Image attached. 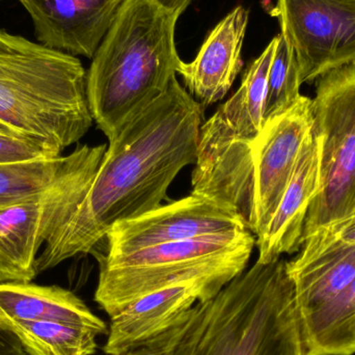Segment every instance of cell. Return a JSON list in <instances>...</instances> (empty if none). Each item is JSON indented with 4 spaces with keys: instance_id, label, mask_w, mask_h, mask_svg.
<instances>
[{
    "instance_id": "cell-1",
    "label": "cell",
    "mask_w": 355,
    "mask_h": 355,
    "mask_svg": "<svg viewBox=\"0 0 355 355\" xmlns=\"http://www.w3.org/2000/svg\"><path fill=\"white\" fill-rule=\"evenodd\" d=\"M202 119L204 107L175 77L110 141L83 202L37 258V275L91 254L114 223L160 206L182 168L196 164Z\"/></svg>"
},
{
    "instance_id": "cell-2",
    "label": "cell",
    "mask_w": 355,
    "mask_h": 355,
    "mask_svg": "<svg viewBox=\"0 0 355 355\" xmlns=\"http://www.w3.org/2000/svg\"><path fill=\"white\" fill-rule=\"evenodd\" d=\"M126 355H306L287 261H257Z\"/></svg>"
},
{
    "instance_id": "cell-3",
    "label": "cell",
    "mask_w": 355,
    "mask_h": 355,
    "mask_svg": "<svg viewBox=\"0 0 355 355\" xmlns=\"http://www.w3.org/2000/svg\"><path fill=\"white\" fill-rule=\"evenodd\" d=\"M179 17L153 0H124L87 73L89 112L112 141L159 99L182 60L175 31Z\"/></svg>"
},
{
    "instance_id": "cell-4",
    "label": "cell",
    "mask_w": 355,
    "mask_h": 355,
    "mask_svg": "<svg viewBox=\"0 0 355 355\" xmlns=\"http://www.w3.org/2000/svg\"><path fill=\"white\" fill-rule=\"evenodd\" d=\"M93 122L80 60L0 29V129L62 152Z\"/></svg>"
},
{
    "instance_id": "cell-5",
    "label": "cell",
    "mask_w": 355,
    "mask_h": 355,
    "mask_svg": "<svg viewBox=\"0 0 355 355\" xmlns=\"http://www.w3.org/2000/svg\"><path fill=\"white\" fill-rule=\"evenodd\" d=\"M273 37L252 60L238 91L202 124L191 193L233 207L248 223L252 205V147L265 124L269 70L277 47Z\"/></svg>"
},
{
    "instance_id": "cell-6",
    "label": "cell",
    "mask_w": 355,
    "mask_h": 355,
    "mask_svg": "<svg viewBox=\"0 0 355 355\" xmlns=\"http://www.w3.org/2000/svg\"><path fill=\"white\" fill-rule=\"evenodd\" d=\"M256 236L250 231L160 244L122 256L94 250L99 264L95 302L112 318L172 284L230 268L245 270Z\"/></svg>"
},
{
    "instance_id": "cell-7",
    "label": "cell",
    "mask_w": 355,
    "mask_h": 355,
    "mask_svg": "<svg viewBox=\"0 0 355 355\" xmlns=\"http://www.w3.org/2000/svg\"><path fill=\"white\" fill-rule=\"evenodd\" d=\"M312 110L320 188L309 209L302 242L355 210V62L317 79Z\"/></svg>"
},
{
    "instance_id": "cell-8",
    "label": "cell",
    "mask_w": 355,
    "mask_h": 355,
    "mask_svg": "<svg viewBox=\"0 0 355 355\" xmlns=\"http://www.w3.org/2000/svg\"><path fill=\"white\" fill-rule=\"evenodd\" d=\"M99 145L87 160L53 184L18 202L0 207V284L31 283L37 254L72 217L105 155Z\"/></svg>"
},
{
    "instance_id": "cell-9",
    "label": "cell",
    "mask_w": 355,
    "mask_h": 355,
    "mask_svg": "<svg viewBox=\"0 0 355 355\" xmlns=\"http://www.w3.org/2000/svg\"><path fill=\"white\" fill-rule=\"evenodd\" d=\"M272 15L302 85L355 62V0H277Z\"/></svg>"
},
{
    "instance_id": "cell-10",
    "label": "cell",
    "mask_w": 355,
    "mask_h": 355,
    "mask_svg": "<svg viewBox=\"0 0 355 355\" xmlns=\"http://www.w3.org/2000/svg\"><path fill=\"white\" fill-rule=\"evenodd\" d=\"M245 230L243 217L233 207L191 193L141 216L114 223L106 234L105 254L122 256L160 244Z\"/></svg>"
},
{
    "instance_id": "cell-11",
    "label": "cell",
    "mask_w": 355,
    "mask_h": 355,
    "mask_svg": "<svg viewBox=\"0 0 355 355\" xmlns=\"http://www.w3.org/2000/svg\"><path fill=\"white\" fill-rule=\"evenodd\" d=\"M314 126L312 99L300 96L286 112L268 119L252 147V205L246 227L256 236L272 218Z\"/></svg>"
},
{
    "instance_id": "cell-12",
    "label": "cell",
    "mask_w": 355,
    "mask_h": 355,
    "mask_svg": "<svg viewBox=\"0 0 355 355\" xmlns=\"http://www.w3.org/2000/svg\"><path fill=\"white\" fill-rule=\"evenodd\" d=\"M244 269L230 268L172 284L148 294L110 318L106 355H126L168 329L198 302L216 296Z\"/></svg>"
},
{
    "instance_id": "cell-13",
    "label": "cell",
    "mask_w": 355,
    "mask_h": 355,
    "mask_svg": "<svg viewBox=\"0 0 355 355\" xmlns=\"http://www.w3.org/2000/svg\"><path fill=\"white\" fill-rule=\"evenodd\" d=\"M41 45L93 58L124 0H18Z\"/></svg>"
},
{
    "instance_id": "cell-14",
    "label": "cell",
    "mask_w": 355,
    "mask_h": 355,
    "mask_svg": "<svg viewBox=\"0 0 355 355\" xmlns=\"http://www.w3.org/2000/svg\"><path fill=\"white\" fill-rule=\"evenodd\" d=\"M248 18L244 6L234 8L210 31L196 58L190 62L182 60L178 74L202 107L223 100L241 72Z\"/></svg>"
},
{
    "instance_id": "cell-15",
    "label": "cell",
    "mask_w": 355,
    "mask_h": 355,
    "mask_svg": "<svg viewBox=\"0 0 355 355\" xmlns=\"http://www.w3.org/2000/svg\"><path fill=\"white\" fill-rule=\"evenodd\" d=\"M320 188V155L312 130L296 160L281 202L261 235L256 238L258 262H275L283 254L300 252L309 209Z\"/></svg>"
},
{
    "instance_id": "cell-16",
    "label": "cell",
    "mask_w": 355,
    "mask_h": 355,
    "mask_svg": "<svg viewBox=\"0 0 355 355\" xmlns=\"http://www.w3.org/2000/svg\"><path fill=\"white\" fill-rule=\"evenodd\" d=\"M10 321H52L108 334L106 323L70 290L31 282L0 284V325Z\"/></svg>"
},
{
    "instance_id": "cell-17",
    "label": "cell",
    "mask_w": 355,
    "mask_h": 355,
    "mask_svg": "<svg viewBox=\"0 0 355 355\" xmlns=\"http://www.w3.org/2000/svg\"><path fill=\"white\" fill-rule=\"evenodd\" d=\"M300 319L337 297L355 277V245L331 248L302 264L287 261Z\"/></svg>"
},
{
    "instance_id": "cell-18",
    "label": "cell",
    "mask_w": 355,
    "mask_h": 355,
    "mask_svg": "<svg viewBox=\"0 0 355 355\" xmlns=\"http://www.w3.org/2000/svg\"><path fill=\"white\" fill-rule=\"evenodd\" d=\"M306 355L355 354V277L337 297L300 319Z\"/></svg>"
},
{
    "instance_id": "cell-19",
    "label": "cell",
    "mask_w": 355,
    "mask_h": 355,
    "mask_svg": "<svg viewBox=\"0 0 355 355\" xmlns=\"http://www.w3.org/2000/svg\"><path fill=\"white\" fill-rule=\"evenodd\" d=\"M98 146H78L70 155L54 159L0 164V207L12 204L49 187L83 164Z\"/></svg>"
},
{
    "instance_id": "cell-20",
    "label": "cell",
    "mask_w": 355,
    "mask_h": 355,
    "mask_svg": "<svg viewBox=\"0 0 355 355\" xmlns=\"http://www.w3.org/2000/svg\"><path fill=\"white\" fill-rule=\"evenodd\" d=\"M15 334L27 355H93L97 334L52 321H10L3 325Z\"/></svg>"
},
{
    "instance_id": "cell-21",
    "label": "cell",
    "mask_w": 355,
    "mask_h": 355,
    "mask_svg": "<svg viewBox=\"0 0 355 355\" xmlns=\"http://www.w3.org/2000/svg\"><path fill=\"white\" fill-rule=\"evenodd\" d=\"M302 85L295 54L279 33L267 83L265 122L286 112L300 99Z\"/></svg>"
},
{
    "instance_id": "cell-22",
    "label": "cell",
    "mask_w": 355,
    "mask_h": 355,
    "mask_svg": "<svg viewBox=\"0 0 355 355\" xmlns=\"http://www.w3.org/2000/svg\"><path fill=\"white\" fill-rule=\"evenodd\" d=\"M352 245H355V210L306 238L300 254L289 262L302 264L331 248Z\"/></svg>"
},
{
    "instance_id": "cell-23",
    "label": "cell",
    "mask_w": 355,
    "mask_h": 355,
    "mask_svg": "<svg viewBox=\"0 0 355 355\" xmlns=\"http://www.w3.org/2000/svg\"><path fill=\"white\" fill-rule=\"evenodd\" d=\"M62 153L47 141L0 129V164L54 159Z\"/></svg>"
},
{
    "instance_id": "cell-24",
    "label": "cell",
    "mask_w": 355,
    "mask_h": 355,
    "mask_svg": "<svg viewBox=\"0 0 355 355\" xmlns=\"http://www.w3.org/2000/svg\"><path fill=\"white\" fill-rule=\"evenodd\" d=\"M0 355H27L17 336L0 325Z\"/></svg>"
},
{
    "instance_id": "cell-25",
    "label": "cell",
    "mask_w": 355,
    "mask_h": 355,
    "mask_svg": "<svg viewBox=\"0 0 355 355\" xmlns=\"http://www.w3.org/2000/svg\"><path fill=\"white\" fill-rule=\"evenodd\" d=\"M153 1L168 12L180 17L193 0H153Z\"/></svg>"
},
{
    "instance_id": "cell-26",
    "label": "cell",
    "mask_w": 355,
    "mask_h": 355,
    "mask_svg": "<svg viewBox=\"0 0 355 355\" xmlns=\"http://www.w3.org/2000/svg\"><path fill=\"white\" fill-rule=\"evenodd\" d=\"M354 338H355V327H354Z\"/></svg>"
}]
</instances>
